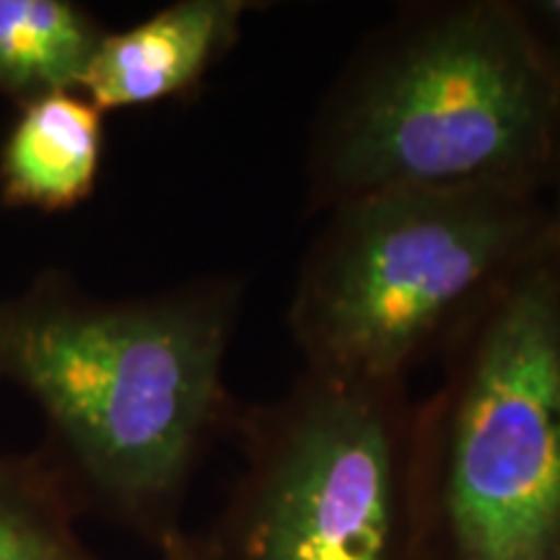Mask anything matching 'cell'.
<instances>
[{
  "mask_svg": "<svg viewBox=\"0 0 560 560\" xmlns=\"http://www.w3.org/2000/svg\"><path fill=\"white\" fill-rule=\"evenodd\" d=\"M244 280L195 278L102 299L47 268L0 299V382L45 418L42 454L83 511L159 548L236 405L223 369Z\"/></svg>",
  "mask_w": 560,
  "mask_h": 560,
  "instance_id": "1",
  "label": "cell"
},
{
  "mask_svg": "<svg viewBox=\"0 0 560 560\" xmlns=\"http://www.w3.org/2000/svg\"><path fill=\"white\" fill-rule=\"evenodd\" d=\"M423 187L560 190V75L514 0L400 5L314 112L306 215Z\"/></svg>",
  "mask_w": 560,
  "mask_h": 560,
  "instance_id": "2",
  "label": "cell"
},
{
  "mask_svg": "<svg viewBox=\"0 0 560 560\" xmlns=\"http://www.w3.org/2000/svg\"><path fill=\"white\" fill-rule=\"evenodd\" d=\"M439 359L416 400L420 560H560L558 226Z\"/></svg>",
  "mask_w": 560,
  "mask_h": 560,
  "instance_id": "3",
  "label": "cell"
},
{
  "mask_svg": "<svg viewBox=\"0 0 560 560\" xmlns=\"http://www.w3.org/2000/svg\"><path fill=\"white\" fill-rule=\"evenodd\" d=\"M556 195L423 187L366 195L319 215L289 301L301 371L408 382L550 242Z\"/></svg>",
  "mask_w": 560,
  "mask_h": 560,
  "instance_id": "4",
  "label": "cell"
},
{
  "mask_svg": "<svg viewBox=\"0 0 560 560\" xmlns=\"http://www.w3.org/2000/svg\"><path fill=\"white\" fill-rule=\"evenodd\" d=\"M240 472L198 560H420L416 400L408 382L301 371L283 395L236 405Z\"/></svg>",
  "mask_w": 560,
  "mask_h": 560,
  "instance_id": "5",
  "label": "cell"
},
{
  "mask_svg": "<svg viewBox=\"0 0 560 560\" xmlns=\"http://www.w3.org/2000/svg\"><path fill=\"white\" fill-rule=\"evenodd\" d=\"M255 0H177L149 19L104 32L81 94L104 115L177 100L234 50Z\"/></svg>",
  "mask_w": 560,
  "mask_h": 560,
  "instance_id": "6",
  "label": "cell"
},
{
  "mask_svg": "<svg viewBox=\"0 0 560 560\" xmlns=\"http://www.w3.org/2000/svg\"><path fill=\"white\" fill-rule=\"evenodd\" d=\"M104 117L81 91L21 104L0 145L3 206L60 213L86 202L102 172Z\"/></svg>",
  "mask_w": 560,
  "mask_h": 560,
  "instance_id": "7",
  "label": "cell"
},
{
  "mask_svg": "<svg viewBox=\"0 0 560 560\" xmlns=\"http://www.w3.org/2000/svg\"><path fill=\"white\" fill-rule=\"evenodd\" d=\"M104 32L70 0H0V96L21 107L79 91Z\"/></svg>",
  "mask_w": 560,
  "mask_h": 560,
  "instance_id": "8",
  "label": "cell"
},
{
  "mask_svg": "<svg viewBox=\"0 0 560 560\" xmlns=\"http://www.w3.org/2000/svg\"><path fill=\"white\" fill-rule=\"evenodd\" d=\"M79 516L45 454L0 452V560H100L75 527Z\"/></svg>",
  "mask_w": 560,
  "mask_h": 560,
  "instance_id": "9",
  "label": "cell"
},
{
  "mask_svg": "<svg viewBox=\"0 0 560 560\" xmlns=\"http://www.w3.org/2000/svg\"><path fill=\"white\" fill-rule=\"evenodd\" d=\"M514 5L560 75V0H514Z\"/></svg>",
  "mask_w": 560,
  "mask_h": 560,
  "instance_id": "10",
  "label": "cell"
},
{
  "mask_svg": "<svg viewBox=\"0 0 560 560\" xmlns=\"http://www.w3.org/2000/svg\"><path fill=\"white\" fill-rule=\"evenodd\" d=\"M159 560H198V548H195V535L187 529L174 532L159 545Z\"/></svg>",
  "mask_w": 560,
  "mask_h": 560,
  "instance_id": "11",
  "label": "cell"
},
{
  "mask_svg": "<svg viewBox=\"0 0 560 560\" xmlns=\"http://www.w3.org/2000/svg\"><path fill=\"white\" fill-rule=\"evenodd\" d=\"M556 215H558V229H560V190L556 195Z\"/></svg>",
  "mask_w": 560,
  "mask_h": 560,
  "instance_id": "12",
  "label": "cell"
}]
</instances>
